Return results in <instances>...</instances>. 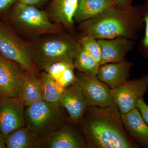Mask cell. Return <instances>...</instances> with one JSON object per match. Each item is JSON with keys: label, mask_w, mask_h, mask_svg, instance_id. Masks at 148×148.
<instances>
[{"label": "cell", "mask_w": 148, "mask_h": 148, "mask_svg": "<svg viewBox=\"0 0 148 148\" xmlns=\"http://www.w3.org/2000/svg\"><path fill=\"white\" fill-rule=\"evenodd\" d=\"M79 126L87 148H137L125 129L114 102L105 107L88 106Z\"/></svg>", "instance_id": "cell-1"}, {"label": "cell", "mask_w": 148, "mask_h": 148, "mask_svg": "<svg viewBox=\"0 0 148 148\" xmlns=\"http://www.w3.org/2000/svg\"><path fill=\"white\" fill-rule=\"evenodd\" d=\"M140 5L124 10L114 7L92 18L79 23L80 36L96 39H108L119 37L135 40L138 33L144 27Z\"/></svg>", "instance_id": "cell-2"}, {"label": "cell", "mask_w": 148, "mask_h": 148, "mask_svg": "<svg viewBox=\"0 0 148 148\" xmlns=\"http://www.w3.org/2000/svg\"><path fill=\"white\" fill-rule=\"evenodd\" d=\"M24 117L26 126L42 140L63 127L69 121V115L60 102L42 100L26 107Z\"/></svg>", "instance_id": "cell-3"}, {"label": "cell", "mask_w": 148, "mask_h": 148, "mask_svg": "<svg viewBox=\"0 0 148 148\" xmlns=\"http://www.w3.org/2000/svg\"><path fill=\"white\" fill-rule=\"evenodd\" d=\"M78 39L73 35H62L41 41L33 50L34 64L38 71H44L56 62L73 63Z\"/></svg>", "instance_id": "cell-4"}, {"label": "cell", "mask_w": 148, "mask_h": 148, "mask_svg": "<svg viewBox=\"0 0 148 148\" xmlns=\"http://www.w3.org/2000/svg\"><path fill=\"white\" fill-rule=\"evenodd\" d=\"M9 13V21L22 32L36 36L57 32L61 26L51 22L47 12L17 2Z\"/></svg>", "instance_id": "cell-5"}, {"label": "cell", "mask_w": 148, "mask_h": 148, "mask_svg": "<svg viewBox=\"0 0 148 148\" xmlns=\"http://www.w3.org/2000/svg\"><path fill=\"white\" fill-rule=\"evenodd\" d=\"M0 52L15 61L27 71L34 69L33 49L20 39L13 31L0 22Z\"/></svg>", "instance_id": "cell-6"}, {"label": "cell", "mask_w": 148, "mask_h": 148, "mask_svg": "<svg viewBox=\"0 0 148 148\" xmlns=\"http://www.w3.org/2000/svg\"><path fill=\"white\" fill-rule=\"evenodd\" d=\"M148 90V74H145L138 78L127 80L119 86L111 89V93L122 115L136 108L137 99L143 97Z\"/></svg>", "instance_id": "cell-7"}, {"label": "cell", "mask_w": 148, "mask_h": 148, "mask_svg": "<svg viewBox=\"0 0 148 148\" xmlns=\"http://www.w3.org/2000/svg\"><path fill=\"white\" fill-rule=\"evenodd\" d=\"M75 74L76 82L81 89L88 106L105 107L114 103L111 88L97 77L88 75L77 70Z\"/></svg>", "instance_id": "cell-8"}, {"label": "cell", "mask_w": 148, "mask_h": 148, "mask_svg": "<svg viewBox=\"0 0 148 148\" xmlns=\"http://www.w3.org/2000/svg\"><path fill=\"white\" fill-rule=\"evenodd\" d=\"M26 71L0 52V98H18Z\"/></svg>", "instance_id": "cell-9"}, {"label": "cell", "mask_w": 148, "mask_h": 148, "mask_svg": "<svg viewBox=\"0 0 148 148\" xmlns=\"http://www.w3.org/2000/svg\"><path fill=\"white\" fill-rule=\"evenodd\" d=\"M40 148H87L78 124L68 121L63 127L42 140Z\"/></svg>", "instance_id": "cell-10"}, {"label": "cell", "mask_w": 148, "mask_h": 148, "mask_svg": "<svg viewBox=\"0 0 148 148\" xmlns=\"http://www.w3.org/2000/svg\"><path fill=\"white\" fill-rule=\"evenodd\" d=\"M25 108L18 98H0V132L5 138L26 126Z\"/></svg>", "instance_id": "cell-11"}, {"label": "cell", "mask_w": 148, "mask_h": 148, "mask_svg": "<svg viewBox=\"0 0 148 148\" xmlns=\"http://www.w3.org/2000/svg\"><path fill=\"white\" fill-rule=\"evenodd\" d=\"M101 52L100 66L123 61L127 53L134 49L135 40L123 37L98 39Z\"/></svg>", "instance_id": "cell-12"}, {"label": "cell", "mask_w": 148, "mask_h": 148, "mask_svg": "<svg viewBox=\"0 0 148 148\" xmlns=\"http://www.w3.org/2000/svg\"><path fill=\"white\" fill-rule=\"evenodd\" d=\"M59 102L69 114V121L78 124L88 106L76 82L64 88Z\"/></svg>", "instance_id": "cell-13"}, {"label": "cell", "mask_w": 148, "mask_h": 148, "mask_svg": "<svg viewBox=\"0 0 148 148\" xmlns=\"http://www.w3.org/2000/svg\"><path fill=\"white\" fill-rule=\"evenodd\" d=\"M132 62L126 59L118 62L108 63L99 66L96 77L111 89L124 83L130 77Z\"/></svg>", "instance_id": "cell-14"}, {"label": "cell", "mask_w": 148, "mask_h": 148, "mask_svg": "<svg viewBox=\"0 0 148 148\" xmlns=\"http://www.w3.org/2000/svg\"><path fill=\"white\" fill-rule=\"evenodd\" d=\"M125 131L139 147L148 148V125L142 118L140 112L135 108L121 115Z\"/></svg>", "instance_id": "cell-15"}, {"label": "cell", "mask_w": 148, "mask_h": 148, "mask_svg": "<svg viewBox=\"0 0 148 148\" xmlns=\"http://www.w3.org/2000/svg\"><path fill=\"white\" fill-rule=\"evenodd\" d=\"M79 0H52L49 7V17L56 24L71 31L75 24L74 16Z\"/></svg>", "instance_id": "cell-16"}, {"label": "cell", "mask_w": 148, "mask_h": 148, "mask_svg": "<svg viewBox=\"0 0 148 148\" xmlns=\"http://www.w3.org/2000/svg\"><path fill=\"white\" fill-rule=\"evenodd\" d=\"M18 98L25 107L42 100L41 84L34 69L26 71Z\"/></svg>", "instance_id": "cell-17"}, {"label": "cell", "mask_w": 148, "mask_h": 148, "mask_svg": "<svg viewBox=\"0 0 148 148\" xmlns=\"http://www.w3.org/2000/svg\"><path fill=\"white\" fill-rule=\"evenodd\" d=\"M36 133L25 126L14 130L5 138L7 148H40L42 142Z\"/></svg>", "instance_id": "cell-18"}, {"label": "cell", "mask_w": 148, "mask_h": 148, "mask_svg": "<svg viewBox=\"0 0 148 148\" xmlns=\"http://www.w3.org/2000/svg\"><path fill=\"white\" fill-rule=\"evenodd\" d=\"M115 6L112 0H79L74 21L77 23L92 18Z\"/></svg>", "instance_id": "cell-19"}, {"label": "cell", "mask_w": 148, "mask_h": 148, "mask_svg": "<svg viewBox=\"0 0 148 148\" xmlns=\"http://www.w3.org/2000/svg\"><path fill=\"white\" fill-rule=\"evenodd\" d=\"M44 71L64 88L76 82L73 63L65 61L56 62Z\"/></svg>", "instance_id": "cell-20"}, {"label": "cell", "mask_w": 148, "mask_h": 148, "mask_svg": "<svg viewBox=\"0 0 148 148\" xmlns=\"http://www.w3.org/2000/svg\"><path fill=\"white\" fill-rule=\"evenodd\" d=\"M75 69L90 76H96L99 63L79 44L74 58Z\"/></svg>", "instance_id": "cell-21"}, {"label": "cell", "mask_w": 148, "mask_h": 148, "mask_svg": "<svg viewBox=\"0 0 148 148\" xmlns=\"http://www.w3.org/2000/svg\"><path fill=\"white\" fill-rule=\"evenodd\" d=\"M39 77L42 89V100L50 103L59 102L64 88L45 71L41 72Z\"/></svg>", "instance_id": "cell-22"}, {"label": "cell", "mask_w": 148, "mask_h": 148, "mask_svg": "<svg viewBox=\"0 0 148 148\" xmlns=\"http://www.w3.org/2000/svg\"><path fill=\"white\" fill-rule=\"evenodd\" d=\"M78 40L82 47L92 56L100 65L101 61V52L98 40L95 38L88 36H80Z\"/></svg>", "instance_id": "cell-23"}, {"label": "cell", "mask_w": 148, "mask_h": 148, "mask_svg": "<svg viewBox=\"0 0 148 148\" xmlns=\"http://www.w3.org/2000/svg\"><path fill=\"white\" fill-rule=\"evenodd\" d=\"M140 10L145 26V32L144 37L139 43L138 50L143 58L148 59V0L141 5Z\"/></svg>", "instance_id": "cell-24"}, {"label": "cell", "mask_w": 148, "mask_h": 148, "mask_svg": "<svg viewBox=\"0 0 148 148\" xmlns=\"http://www.w3.org/2000/svg\"><path fill=\"white\" fill-rule=\"evenodd\" d=\"M135 106L140 112L142 118L148 125V105L145 102L143 97L137 99Z\"/></svg>", "instance_id": "cell-25"}, {"label": "cell", "mask_w": 148, "mask_h": 148, "mask_svg": "<svg viewBox=\"0 0 148 148\" xmlns=\"http://www.w3.org/2000/svg\"><path fill=\"white\" fill-rule=\"evenodd\" d=\"M114 5L120 9L127 10L132 8L133 0H112Z\"/></svg>", "instance_id": "cell-26"}, {"label": "cell", "mask_w": 148, "mask_h": 148, "mask_svg": "<svg viewBox=\"0 0 148 148\" xmlns=\"http://www.w3.org/2000/svg\"><path fill=\"white\" fill-rule=\"evenodd\" d=\"M18 0H0V13L9 10Z\"/></svg>", "instance_id": "cell-27"}, {"label": "cell", "mask_w": 148, "mask_h": 148, "mask_svg": "<svg viewBox=\"0 0 148 148\" xmlns=\"http://www.w3.org/2000/svg\"><path fill=\"white\" fill-rule=\"evenodd\" d=\"M49 0H18V2L27 5L38 7L43 5Z\"/></svg>", "instance_id": "cell-28"}, {"label": "cell", "mask_w": 148, "mask_h": 148, "mask_svg": "<svg viewBox=\"0 0 148 148\" xmlns=\"http://www.w3.org/2000/svg\"><path fill=\"white\" fill-rule=\"evenodd\" d=\"M5 144V138L0 132V148H6Z\"/></svg>", "instance_id": "cell-29"}]
</instances>
